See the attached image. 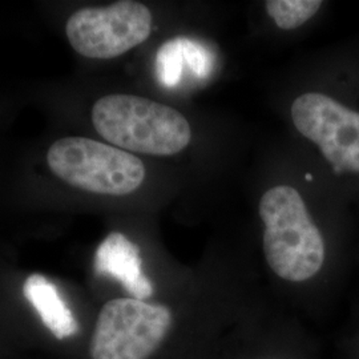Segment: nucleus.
Listing matches in <instances>:
<instances>
[{
	"label": "nucleus",
	"mask_w": 359,
	"mask_h": 359,
	"mask_svg": "<svg viewBox=\"0 0 359 359\" xmlns=\"http://www.w3.org/2000/svg\"><path fill=\"white\" fill-rule=\"evenodd\" d=\"M264 255L270 269L289 283H305L321 271L326 243L299 192L278 185L264 193L258 205Z\"/></svg>",
	"instance_id": "nucleus-1"
},
{
	"label": "nucleus",
	"mask_w": 359,
	"mask_h": 359,
	"mask_svg": "<svg viewBox=\"0 0 359 359\" xmlns=\"http://www.w3.org/2000/svg\"><path fill=\"white\" fill-rule=\"evenodd\" d=\"M92 123L103 139L127 152L173 156L192 140L191 124L177 109L135 95L99 99L92 108Z\"/></svg>",
	"instance_id": "nucleus-2"
},
{
	"label": "nucleus",
	"mask_w": 359,
	"mask_h": 359,
	"mask_svg": "<svg viewBox=\"0 0 359 359\" xmlns=\"http://www.w3.org/2000/svg\"><path fill=\"white\" fill-rule=\"evenodd\" d=\"M52 172L71 187L105 196H126L142 187L147 170L135 154L88 137L69 136L47 152Z\"/></svg>",
	"instance_id": "nucleus-3"
},
{
	"label": "nucleus",
	"mask_w": 359,
	"mask_h": 359,
	"mask_svg": "<svg viewBox=\"0 0 359 359\" xmlns=\"http://www.w3.org/2000/svg\"><path fill=\"white\" fill-rule=\"evenodd\" d=\"M297 130L313 142L335 179L359 180V107L344 97L313 90L292 104Z\"/></svg>",
	"instance_id": "nucleus-4"
},
{
	"label": "nucleus",
	"mask_w": 359,
	"mask_h": 359,
	"mask_svg": "<svg viewBox=\"0 0 359 359\" xmlns=\"http://www.w3.org/2000/svg\"><path fill=\"white\" fill-rule=\"evenodd\" d=\"M173 325L172 310L136 298H115L100 310L90 344V359H148Z\"/></svg>",
	"instance_id": "nucleus-5"
},
{
	"label": "nucleus",
	"mask_w": 359,
	"mask_h": 359,
	"mask_svg": "<svg viewBox=\"0 0 359 359\" xmlns=\"http://www.w3.org/2000/svg\"><path fill=\"white\" fill-rule=\"evenodd\" d=\"M152 22V13L145 4L123 0L72 13L65 35L71 47L84 57L114 59L149 38Z\"/></svg>",
	"instance_id": "nucleus-6"
},
{
	"label": "nucleus",
	"mask_w": 359,
	"mask_h": 359,
	"mask_svg": "<svg viewBox=\"0 0 359 359\" xmlns=\"http://www.w3.org/2000/svg\"><path fill=\"white\" fill-rule=\"evenodd\" d=\"M96 274L117 280L132 298L145 301L154 294V285L142 273L139 246L120 231L109 233L95 253Z\"/></svg>",
	"instance_id": "nucleus-7"
},
{
	"label": "nucleus",
	"mask_w": 359,
	"mask_h": 359,
	"mask_svg": "<svg viewBox=\"0 0 359 359\" xmlns=\"http://www.w3.org/2000/svg\"><path fill=\"white\" fill-rule=\"evenodd\" d=\"M23 295L36 310L39 318L59 341L68 339L79 332L75 314L68 308L55 283L41 274H31L23 283Z\"/></svg>",
	"instance_id": "nucleus-8"
},
{
	"label": "nucleus",
	"mask_w": 359,
	"mask_h": 359,
	"mask_svg": "<svg viewBox=\"0 0 359 359\" xmlns=\"http://www.w3.org/2000/svg\"><path fill=\"white\" fill-rule=\"evenodd\" d=\"M184 65L200 79L208 76L213 67V57L201 43L188 38L168 40L157 52L156 74L158 81L173 88L184 75Z\"/></svg>",
	"instance_id": "nucleus-9"
},
{
	"label": "nucleus",
	"mask_w": 359,
	"mask_h": 359,
	"mask_svg": "<svg viewBox=\"0 0 359 359\" xmlns=\"http://www.w3.org/2000/svg\"><path fill=\"white\" fill-rule=\"evenodd\" d=\"M321 0H269L265 10L278 28L292 31L308 23L321 11Z\"/></svg>",
	"instance_id": "nucleus-10"
}]
</instances>
